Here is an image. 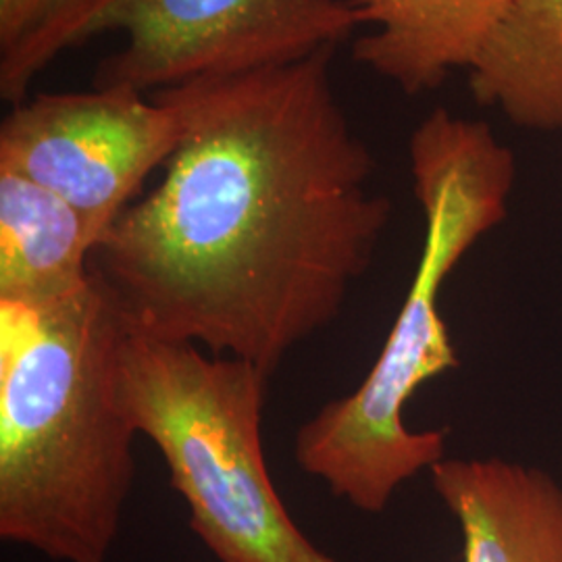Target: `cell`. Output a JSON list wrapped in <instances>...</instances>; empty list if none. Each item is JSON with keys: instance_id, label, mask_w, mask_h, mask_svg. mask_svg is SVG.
<instances>
[{"instance_id": "cell-1", "label": "cell", "mask_w": 562, "mask_h": 562, "mask_svg": "<svg viewBox=\"0 0 562 562\" xmlns=\"http://www.w3.org/2000/svg\"><path fill=\"white\" fill-rule=\"evenodd\" d=\"M334 55L159 90L180 146L90 261L130 329L271 378L340 317L392 201L371 190L375 159L336 97Z\"/></svg>"}, {"instance_id": "cell-2", "label": "cell", "mask_w": 562, "mask_h": 562, "mask_svg": "<svg viewBox=\"0 0 562 562\" xmlns=\"http://www.w3.org/2000/svg\"><path fill=\"white\" fill-rule=\"evenodd\" d=\"M130 325L92 269L80 292L0 301V538L53 561L106 562L134 483L117 398Z\"/></svg>"}, {"instance_id": "cell-3", "label": "cell", "mask_w": 562, "mask_h": 562, "mask_svg": "<svg viewBox=\"0 0 562 562\" xmlns=\"http://www.w3.org/2000/svg\"><path fill=\"white\" fill-rule=\"evenodd\" d=\"M425 220L422 257L401 313L361 385L302 423L294 459L334 496L380 515L402 483L446 459L443 431H411L404 406L423 383L461 361L440 315L443 281L508 215L515 153L483 121L436 109L408 140Z\"/></svg>"}, {"instance_id": "cell-4", "label": "cell", "mask_w": 562, "mask_h": 562, "mask_svg": "<svg viewBox=\"0 0 562 562\" xmlns=\"http://www.w3.org/2000/svg\"><path fill=\"white\" fill-rule=\"evenodd\" d=\"M269 375L190 341L130 329L117 398L159 448L190 527L220 562H338L302 531L269 477L262 406Z\"/></svg>"}, {"instance_id": "cell-5", "label": "cell", "mask_w": 562, "mask_h": 562, "mask_svg": "<svg viewBox=\"0 0 562 562\" xmlns=\"http://www.w3.org/2000/svg\"><path fill=\"white\" fill-rule=\"evenodd\" d=\"M357 27L350 0H90L48 44L44 65L121 34L120 50L94 71V88L155 94L338 50Z\"/></svg>"}, {"instance_id": "cell-6", "label": "cell", "mask_w": 562, "mask_h": 562, "mask_svg": "<svg viewBox=\"0 0 562 562\" xmlns=\"http://www.w3.org/2000/svg\"><path fill=\"white\" fill-rule=\"evenodd\" d=\"M181 136L180 111L159 92H42L11 104L0 121V171L55 192L102 238Z\"/></svg>"}, {"instance_id": "cell-7", "label": "cell", "mask_w": 562, "mask_h": 562, "mask_svg": "<svg viewBox=\"0 0 562 562\" xmlns=\"http://www.w3.org/2000/svg\"><path fill=\"white\" fill-rule=\"evenodd\" d=\"M431 483L462 531V562H562V485L540 467L443 459Z\"/></svg>"}, {"instance_id": "cell-8", "label": "cell", "mask_w": 562, "mask_h": 562, "mask_svg": "<svg viewBox=\"0 0 562 562\" xmlns=\"http://www.w3.org/2000/svg\"><path fill=\"white\" fill-rule=\"evenodd\" d=\"M359 25L355 60L417 97L454 69H471L515 0H350Z\"/></svg>"}, {"instance_id": "cell-9", "label": "cell", "mask_w": 562, "mask_h": 562, "mask_svg": "<svg viewBox=\"0 0 562 562\" xmlns=\"http://www.w3.org/2000/svg\"><path fill=\"white\" fill-rule=\"evenodd\" d=\"M101 232L55 192L0 171V301L44 304L92 278Z\"/></svg>"}, {"instance_id": "cell-10", "label": "cell", "mask_w": 562, "mask_h": 562, "mask_svg": "<svg viewBox=\"0 0 562 562\" xmlns=\"http://www.w3.org/2000/svg\"><path fill=\"white\" fill-rule=\"evenodd\" d=\"M482 106L531 132H562V0H515L469 69Z\"/></svg>"}, {"instance_id": "cell-11", "label": "cell", "mask_w": 562, "mask_h": 562, "mask_svg": "<svg viewBox=\"0 0 562 562\" xmlns=\"http://www.w3.org/2000/svg\"><path fill=\"white\" fill-rule=\"evenodd\" d=\"M90 0H0V99L30 97L48 44Z\"/></svg>"}]
</instances>
